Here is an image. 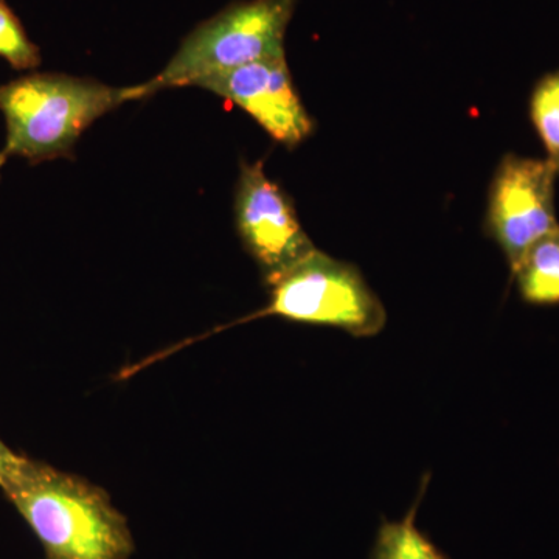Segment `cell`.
<instances>
[{
  "label": "cell",
  "mask_w": 559,
  "mask_h": 559,
  "mask_svg": "<svg viewBox=\"0 0 559 559\" xmlns=\"http://www.w3.org/2000/svg\"><path fill=\"white\" fill-rule=\"evenodd\" d=\"M194 86L237 105L286 148H296L314 131V120L294 87L286 57L241 66Z\"/></svg>",
  "instance_id": "obj_7"
},
{
  "label": "cell",
  "mask_w": 559,
  "mask_h": 559,
  "mask_svg": "<svg viewBox=\"0 0 559 559\" xmlns=\"http://www.w3.org/2000/svg\"><path fill=\"white\" fill-rule=\"evenodd\" d=\"M235 224L242 246L259 264L264 285L316 249L288 194L267 178L263 162L241 164Z\"/></svg>",
  "instance_id": "obj_6"
},
{
  "label": "cell",
  "mask_w": 559,
  "mask_h": 559,
  "mask_svg": "<svg viewBox=\"0 0 559 559\" xmlns=\"http://www.w3.org/2000/svg\"><path fill=\"white\" fill-rule=\"evenodd\" d=\"M421 496L401 521H385L378 530L371 559H448L415 524Z\"/></svg>",
  "instance_id": "obj_9"
},
{
  "label": "cell",
  "mask_w": 559,
  "mask_h": 559,
  "mask_svg": "<svg viewBox=\"0 0 559 559\" xmlns=\"http://www.w3.org/2000/svg\"><path fill=\"white\" fill-rule=\"evenodd\" d=\"M521 299L533 307L559 305V231L536 242L511 274Z\"/></svg>",
  "instance_id": "obj_8"
},
{
  "label": "cell",
  "mask_w": 559,
  "mask_h": 559,
  "mask_svg": "<svg viewBox=\"0 0 559 559\" xmlns=\"http://www.w3.org/2000/svg\"><path fill=\"white\" fill-rule=\"evenodd\" d=\"M7 160H9V156L3 151H0V178H2V170L5 167Z\"/></svg>",
  "instance_id": "obj_13"
},
{
  "label": "cell",
  "mask_w": 559,
  "mask_h": 559,
  "mask_svg": "<svg viewBox=\"0 0 559 559\" xmlns=\"http://www.w3.org/2000/svg\"><path fill=\"white\" fill-rule=\"evenodd\" d=\"M0 58L16 70H31L40 64L39 47L32 43L16 14L0 0Z\"/></svg>",
  "instance_id": "obj_11"
},
{
  "label": "cell",
  "mask_w": 559,
  "mask_h": 559,
  "mask_svg": "<svg viewBox=\"0 0 559 559\" xmlns=\"http://www.w3.org/2000/svg\"><path fill=\"white\" fill-rule=\"evenodd\" d=\"M270 301L231 325L282 318L305 325L331 326L355 337H373L388 322L380 297L355 264L316 248L267 283Z\"/></svg>",
  "instance_id": "obj_4"
},
{
  "label": "cell",
  "mask_w": 559,
  "mask_h": 559,
  "mask_svg": "<svg viewBox=\"0 0 559 559\" xmlns=\"http://www.w3.org/2000/svg\"><path fill=\"white\" fill-rule=\"evenodd\" d=\"M24 459L25 455L17 454L0 439V485L16 473Z\"/></svg>",
  "instance_id": "obj_12"
},
{
  "label": "cell",
  "mask_w": 559,
  "mask_h": 559,
  "mask_svg": "<svg viewBox=\"0 0 559 559\" xmlns=\"http://www.w3.org/2000/svg\"><path fill=\"white\" fill-rule=\"evenodd\" d=\"M297 0H240L198 25L183 38L159 75L143 83L146 94L198 81L252 62L286 57L285 36Z\"/></svg>",
  "instance_id": "obj_3"
},
{
  "label": "cell",
  "mask_w": 559,
  "mask_h": 559,
  "mask_svg": "<svg viewBox=\"0 0 559 559\" xmlns=\"http://www.w3.org/2000/svg\"><path fill=\"white\" fill-rule=\"evenodd\" d=\"M35 533L46 559H130V524L98 485L27 457L0 485Z\"/></svg>",
  "instance_id": "obj_1"
},
{
  "label": "cell",
  "mask_w": 559,
  "mask_h": 559,
  "mask_svg": "<svg viewBox=\"0 0 559 559\" xmlns=\"http://www.w3.org/2000/svg\"><path fill=\"white\" fill-rule=\"evenodd\" d=\"M148 97L145 86L112 87L66 73H31L0 86L7 156L32 164L72 157L84 131L123 103Z\"/></svg>",
  "instance_id": "obj_2"
},
{
  "label": "cell",
  "mask_w": 559,
  "mask_h": 559,
  "mask_svg": "<svg viewBox=\"0 0 559 559\" xmlns=\"http://www.w3.org/2000/svg\"><path fill=\"white\" fill-rule=\"evenodd\" d=\"M528 114L547 160L559 176V69L536 81L530 95Z\"/></svg>",
  "instance_id": "obj_10"
},
{
  "label": "cell",
  "mask_w": 559,
  "mask_h": 559,
  "mask_svg": "<svg viewBox=\"0 0 559 559\" xmlns=\"http://www.w3.org/2000/svg\"><path fill=\"white\" fill-rule=\"evenodd\" d=\"M549 160L506 154L499 162L488 194L485 229L498 242L511 274L536 242L558 234L555 180Z\"/></svg>",
  "instance_id": "obj_5"
}]
</instances>
